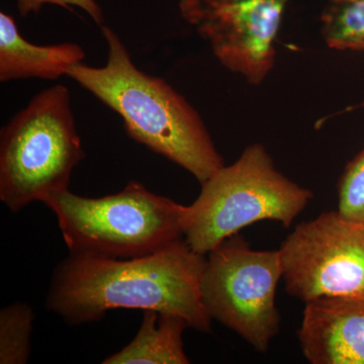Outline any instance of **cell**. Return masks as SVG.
I'll return each instance as SVG.
<instances>
[{
    "instance_id": "cell-1",
    "label": "cell",
    "mask_w": 364,
    "mask_h": 364,
    "mask_svg": "<svg viewBox=\"0 0 364 364\" xmlns=\"http://www.w3.org/2000/svg\"><path fill=\"white\" fill-rule=\"evenodd\" d=\"M205 255L182 239L135 258L69 253L55 268L46 305L71 325L102 320L116 309L159 311L183 318L196 331H212L200 282Z\"/></svg>"
},
{
    "instance_id": "cell-2",
    "label": "cell",
    "mask_w": 364,
    "mask_h": 364,
    "mask_svg": "<svg viewBox=\"0 0 364 364\" xmlns=\"http://www.w3.org/2000/svg\"><path fill=\"white\" fill-rule=\"evenodd\" d=\"M100 28L107 64H76L66 76L121 116L133 140L186 169L200 184L207 181L225 162L202 117L166 81L136 68L111 28Z\"/></svg>"
},
{
    "instance_id": "cell-3",
    "label": "cell",
    "mask_w": 364,
    "mask_h": 364,
    "mask_svg": "<svg viewBox=\"0 0 364 364\" xmlns=\"http://www.w3.org/2000/svg\"><path fill=\"white\" fill-rule=\"evenodd\" d=\"M42 203L56 215L70 253L141 257L186 235L188 205L151 193L136 181L114 195L87 198L67 189Z\"/></svg>"
},
{
    "instance_id": "cell-4",
    "label": "cell",
    "mask_w": 364,
    "mask_h": 364,
    "mask_svg": "<svg viewBox=\"0 0 364 364\" xmlns=\"http://www.w3.org/2000/svg\"><path fill=\"white\" fill-rule=\"evenodd\" d=\"M200 186V195L188 205L184 240L205 256L255 223L291 227L314 198L310 189L279 172L267 148L257 143Z\"/></svg>"
},
{
    "instance_id": "cell-5",
    "label": "cell",
    "mask_w": 364,
    "mask_h": 364,
    "mask_svg": "<svg viewBox=\"0 0 364 364\" xmlns=\"http://www.w3.org/2000/svg\"><path fill=\"white\" fill-rule=\"evenodd\" d=\"M85 157L68 88L43 90L0 133V200L18 213L67 191Z\"/></svg>"
},
{
    "instance_id": "cell-6",
    "label": "cell",
    "mask_w": 364,
    "mask_h": 364,
    "mask_svg": "<svg viewBox=\"0 0 364 364\" xmlns=\"http://www.w3.org/2000/svg\"><path fill=\"white\" fill-rule=\"evenodd\" d=\"M280 279L279 250H253L243 237L234 235L205 256L203 305L212 320L265 353L280 329L275 303Z\"/></svg>"
},
{
    "instance_id": "cell-7",
    "label": "cell",
    "mask_w": 364,
    "mask_h": 364,
    "mask_svg": "<svg viewBox=\"0 0 364 364\" xmlns=\"http://www.w3.org/2000/svg\"><path fill=\"white\" fill-rule=\"evenodd\" d=\"M287 294L306 301L364 294V224L326 212L294 228L279 249Z\"/></svg>"
},
{
    "instance_id": "cell-8",
    "label": "cell",
    "mask_w": 364,
    "mask_h": 364,
    "mask_svg": "<svg viewBox=\"0 0 364 364\" xmlns=\"http://www.w3.org/2000/svg\"><path fill=\"white\" fill-rule=\"evenodd\" d=\"M291 0H181L182 18L228 70L259 85L277 58L275 40Z\"/></svg>"
},
{
    "instance_id": "cell-9",
    "label": "cell",
    "mask_w": 364,
    "mask_h": 364,
    "mask_svg": "<svg viewBox=\"0 0 364 364\" xmlns=\"http://www.w3.org/2000/svg\"><path fill=\"white\" fill-rule=\"evenodd\" d=\"M298 331L312 364H364V294L306 301Z\"/></svg>"
},
{
    "instance_id": "cell-10",
    "label": "cell",
    "mask_w": 364,
    "mask_h": 364,
    "mask_svg": "<svg viewBox=\"0 0 364 364\" xmlns=\"http://www.w3.org/2000/svg\"><path fill=\"white\" fill-rule=\"evenodd\" d=\"M85 50L74 43L39 46L18 32L13 16L0 13V81L16 79H57L72 66L82 63Z\"/></svg>"
},
{
    "instance_id": "cell-11",
    "label": "cell",
    "mask_w": 364,
    "mask_h": 364,
    "mask_svg": "<svg viewBox=\"0 0 364 364\" xmlns=\"http://www.w3.org/2000/svg\"><path fill=\"white\" fill-rule=\"evenodd\" d=\"M189 327L183 318L173 314L148 310L136 336L121 350L102 361L104 364H188L183 348V332Z\"/></svg>"
},
{
    "instance_id": "cell-12",
    "label": "cell",
    "mask_w": 364,
    "mask_h": 364,
    "mask_svg": "<svg viewBox=\"0 0 364 364\" xmlns=\"http://www.w3.org/2000/svg\"><path fill=\"white\" fill-rule=\"evenodd\" d=\"M321 35L330 49L364 52V0H327Z\"/></svg>"
},
{
    "instance_id": "cell-13",
    "label": "cell",
    "mask_w": 364,
    "mask_h": 364,
    "mask_svg": "<svg viewBox=\"0 0 364 364\" xmlns=\"http://www.w3.org/2000/svg\"><path fill=\"white\" fill-rule=\"evenodd\" d=\"M35 313L26 303H14L0 311V363L25 364L32 352Z\"/></svg>"
},
{
    "instance_id": "cell-14",
    "label": "cell",
    "mask_w": 364,
    "mask_h": 364,
    "mask_svg": "<svg viewBox=\"0 0 364 364\" xmlns=\"http://www.w3.org/2000/svg\"><path fill=\"white\" fill-rule=\"evenodd\" d=\"M337 193V212L346 219L364 224V149L345 167Z\"/></svg>"
},
{
    "instance_id": "cell-15",
    "label": "cell",
    "mask_w": 364,
    "mask_h": 364,
    "mask_svg": "<svg viewBox=\"0 0 364 364\" xmlns=\"http://www.w3.org/2000/svg\"><path fill=\"white\" fill-rule=\"evenodd\" d=\"M45 4H54L73 11L72 6L79 7L92 18L95 23L104 25V14L97 0H18V13L21 16L39 13Z\"/></svg>"
},
{
    "instance_id": "cell-16",
    "label": "cell",
    "mask_w": 364,
    "mask_h": 364,
    "mask_svg": "<svg viewBox=\"0 0 364 364\" xmlns=\"http://www.w3.org/2000/svg\"><path fill=\"white\" fill-rule=\"evenodd\" d=\"M356 109H364V100L363 102H360V104L353 105V107H347L346 109H344V111L341 112H351Z\"/></svg>"
}]
</instances>
